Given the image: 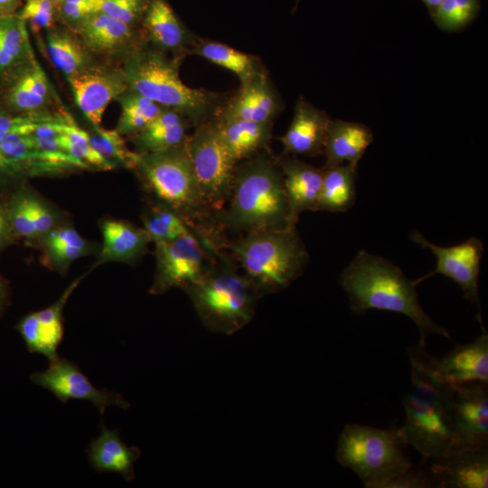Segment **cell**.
I'll use <instances>...</instances> for the list:
<instances>
[{
    "label": "cell",
    "instance_id": "obj_10",
    "mask_svg": "<svg viewBox=\"0 0 488 488\" xmlns=\"http://www.w3.org/2000/svg\"><path fill=\"white\" fill-rule=\"evenodd\" d=\"M185 147L203 201L215 216L228 201L237 163L224 146L214 121L197 126Z\"/></svg>",
    "mask_w": 488,
    "mask_h": 488
},
{
    "label": "cell",
    "instance_id": "obj_24",
    "mask_svg": "<svg viewBox=\"0 0 488 488\" xmlns=\"http://www.w3.org/2000/svg\"><path fill=\"white\" fill-rule=\"evenodd\" d=\"M101 231L103 245L95 266L108 261H136L152 241L144 228L118 220L104 221Z\"/></svg>",
    "mask_w": 488,
    "mask_h": 488
},
{
    "label": "cell",
    "instance_id": "obj_44",
    "mask_svg": "<svg viewBox=\"0 0 488 488\" xmlns=\"http://www.w3.org/2000/svg\"><path fill=\"white\" fill-rule=\"evenodd\" d=\"M31 352L42 353V343L37 313H32L22 319L17 326Z\"/></svg>",
    "mask_w": 488,
    "mask_h": 488
},
{
    "label": "cell",
    "instance_id": "obj_22",
    "mask_svg": "<svg viewBox=\"0 0 488 488\" xmlns=\"http://www.w3.org/2000/svg\"><path fill=\"white\" fill-rule=\"evenodd\" d=\"M279 108L278 98L262 72L241 85L219 117L272 123Z\"/></svg>",
    "mask_w": 488,
    "mask_h": 488
},
{
    "label": "cell",
    "instance_id": "obj_17",
    "mask_svg": "<svg viewBox=\"0 0 488 488\" xmlns=\"http://www.w3.org/2000/svg\"><path fill=\"white\" fill-rule=\"evenodd\" d=\"M136 28L99 11L70 29L93 55L126 59L142 46Z\"/></svg>",
    "mask_w": 488,
    "mask_h": 488
},
{
    "label": "cell",
    "instance_id": "obj_25",
    "mask_svg": "<svg viewBox=\"0 0 488 488\" xmlns=\"http://www.w3.org/2000/svg\"><path fill=\"white\" fill-rule=\"evenodd\" d=\"M139 455L137 447L127 446L117 430H109L103 424L99 436L88 449L89 461L96 471L120 474L127 482L135 479L134 463Z\"/></svg>",
    "mask_w": 488,
    "mask_h": 488
},
{
    "label": "cell",
    "instance_id": "obj_40",
    "mask_svg": "<svg viewBox=\"0 0 488 488\" xmlns=\"http://www.w3.org/2000/svg\"><path fill=\"white\" fill-rule=\"evenodd\" d=\"M476 0H443L436 7L438 24L446 29H456L474 16Z\"/></svg>",
    "mask_w": 488,
    "mask_h": 488
},
{
    "label": "cell",
    "instance_id": "obj_48",
    "mask_svg": "<svg viewBox=\"0 0 488 488\" xmlns=\"http://www.w3.org/2000/svg\"><path fill=\"white\" fill-rule=\"evenodd\" d=\"M426 5L431 8H435L443 1V0H423Z\"/></svg>",
    "mask_w": 488,
    "mask_h": 488
},
{
    "label": "cell",
    "instance_id": "obj_12",
    "mask_svg": "<svg viewBox=\"0 0 488 488\" xmlns=\"http://www.w3.org/2000/svg\"><path fill=\"white\" fill-rule=\"evenodd\" d=\"M60 104L36 57L0 77V108L12 115L52 113Z\"/></svg>",
    "mask_w": 488,
    "mask_h": 488
},
{
    "label": "cell",
    "instance_id": "obj_39",
    "mask_svg": "<svg viewBox=\"0 0 488 488\" xmlns=\"http://www.w3.org/2000/svg\"><path fill=\"white\" fill-rule=\"evenodd\" d=\"M36 195L29 192L18 194L13 201L8 213L11 229L19 236L36 238L34 228V205Z\"/></svg>",
    "mask_w": 488,
    "mask_h": 488
},
{
    "label": "cell",
    "instance_id": "obj_11",
    "mask_svg": "<svg viewBox=\"0 0 488 488\" xmlns=\"http://www.w3.org/2000/svg\"><path fill=\"white\" fill-rule=\"evenodd\" d=\"M453 449L488 447V382L449 385Z\"/></svg>",
    "mask_w": 488,
    "mask_h": 488
},
{
    "label": "cell",
    "instance_id": "obj_28",
    "mask_svg": "<svg viewBox=\"0 0 488 488\" xmlns=\"http://www.w3.org/2000/svg\"><path fill=\"white\" fill-rule=\"evenodd\" d=\"M47 49L53 64L70 78L96 61L81 39L69 27L55 24L46 31Z\"/></svg>",
    "mask_w": 488,
    "mask_h": 488
},
{
    "label": "cell",
    "instance_id": "obj_27",
    "mask_svg": "<svg viewBox=\"0 0 488 488\" xmlns=\"http://www.w3.org/2000/svg\"><path fill=\"white\" fill-rule=\"evenodd\" d=\"M141 25L148 39L162 52L180 51L188 34L166 0H149Z\"/></svg>",
    "mask_w": 488,
    "mask_h": 488
},
{
    "label": "cell",
    "instance_id": "obj_20",
    "mask_svg": "<svg viewBox=\"0 0 488 488\" xmlns=\"http://www.w3.org/2000/svg\"><path fill=\"white\" fill-rule=\"evenodd\" d=\"M483 332L473 342L457 345L441 359L435 358L438 377L449 385L488 382V334Z\"/></svg>",
    "mask_w": 488,
    "mask_h": 488
},
{
    "label": "cell",
    "instance_id": "obj_43",
    "mask_svg": "<svg viewBox=\"0 0 488 488\" xmlns=\"http://www.w3.org/2000/svg\"><path fill=\"white\" fill-rule=\"evenodd\" d=\"M102 0H62L59 7V22L72 28L87 16L99 12Z\"/></svg>",
    "mask_w": 488,
    "mask_h": 488
},
{
    "label": "cell",
    "instance_id": "obj_8",
    "mask_svg": "<svg viewBox=\"0 0 488 488\" xmlns=\"http://www.w3.org/2000/svg\"><path fill=\"white\" fill-rule=\"evenodd\" d=\"M397 427L348 424L340 434L336 458L342 466L356 474L364 487L383 488L413 465Z\"/></svg>",
    "mask_w": 488,
    "mask_h": 488
},
{
    "label": "cell",
    "instance_id": "obj_32",
    "mask_svg": "<svg viewBox=\"0 0 488 488\" xmlns=\"http://www.w3.org/2000/svg\"><path fill=\"white\" fill-rule=\"evenodd\" d=\"M40 239L46 263L61 271L89 251L87 241L70 227H55Z\"/></svg>",
    "mask_w": 488,
    "mask_h": 488
},
{
    "label": "cell",
    "instance_id": "obj_42",
    "mask_svg": "<svg viewBox=\"0 0 488 488\" xmlns=\"http://www.w3.org/2000/svg\"><path fill=\"white\" fill-rule=\"evenodd\" d=\"M425 461V460H424ZM436 487L435 479L429 465H411L404 472L388 481L383 488H432Z\"/></svg>",
    "mask_w": 488,
    "mask_h": 488
},
{
    "label": "cell",
    "instance_id": "obj_30",
    "mask_svg": "<svg viewBox=\"0 0 488 488\" xmlns=\"http://www.w3.org/2000/svg\"><path fill=\"white\" fill-rule=\"evenodd\" d=\"M323 169L317 211L331 212L348 211L355 202L357 166L343 164Z\"/></svg>",
    "mask_w": 488,
    "mask_h": 488
},
{
    "label": "cell",
    "instance_id": "obj_3",
    "mask_svg": "<svg viewBox=\"0 0 488 488\" xmlns=\"http://www.w3.org/2000/svg\"><path fill=\"white\" fill-rule=\"evenodd\" d=\"M214 219L221 231L240 235L290 227L283 175L277 163L257 157L236 166L228 201Z\"/></svg>",
    "mask_w": 488,
    "mask_h": 488
},
{
    "label": "cell",
    "instance_id": "obj_47",
    "mask_svg": "<svg viewBox=\"0 0 488 488\" xmlns=\"http://www.w3.org/2000/svg\"><path fill=\"white\" fill-rule=\"evenodd\" d=\"M10 230L11 225L8 213H6L0 205V245L3 244L8 237Z\"/></svg>",
    "mask_w": 488,
    "mask_h": 488
},
{
    "label": "cell",
    "instance_id": "obj_6",
    "mask_svg": "<svg viewBox=\"0 0 488 488\" xmlns=\"http://www.w3.org/2000/svg\"><path fill=\"white\" fill-rule=\"evenodd\" d=\"M223 248L260 295L286 288L303 274L309 261L296 227L253 230L225 239Z\"/></svg>",
    "mask_w": 488,
    "mask_h": 488
},
{
    "label": "cell",
    "instance_id": "obj_7",
    "mask_svg": "<svg viewBox=\"0 0 488 488\" xmlns=\"http://www.w3.org/2000/svg\"><path fill=\"white\" fill-rule=\"evenodd\" d=\"M129 90L162 107L174 109L196 126L203 123L215 105V95L186 86L179 75L178 60L143 45L124 59L122 65Z\"/></svg>",
    "mask_w": 488,
    "mask_h": 488
},
{
    "label": "cell",
    "instance_id": "obj_35",
    "mask_svg": "<svg viewBox=\"0 0 488 488\" xmlns=\"http://www.w3.org/2000/svg\"><path fill=\"white\" fill-rule=\"evenodd\" d=\"M61 147L62 151L84 162L90 168L109 171L116 167V164L91 146L89 132L77 126L68 112L65 115L63 134L61 136Z\"/></svg>",
    "mask_w": 488,
    "mask_h": 488
},
{
    "label": "cell",
    "instance_id": "obj_2",
    "mask_svg": "<svg viewBox=\"0 0 488 488\" xmlns=\"http://www.w3.org/2000/svg\"><path fill=\"white\" fill-rule=\"evenodd\" d=\"M411 375L403 399L405 424L399 428L405 444L411 445L425 460L444 457L453 449L448 412V384L438 377L435 357L418 343L407 350Z\"/></svg>",
    "mask_w": 488,
    "mask_h": 488
},
{
    "label": "cell",
    "instance_id": "obj_4",
    "mask_svg": "<svg viewBox=\"0 0 488 488\" xmlns=\"http://www.w3.org/2000/svg\"><path fill=\"white\" fill-rule=\"evenodd\" d=\"M135 170L158 204L174 211L193 230L214 239L221 237L202 196L185 143L163 151L138 153Z\"/></svg>",
    "mask_w": 488,
    "mask_h": 488
},
{
    "label": "cell",
    "instance_id": "obj_36",
    "mask_svg": "<svg viewBox=\"0 0 488 488\" xmlns=\"http://www.w3.org/2000/svg\"><path fill=\"white\" fill-rule=\"evenodd\" d=\"M79 282L80 278L74 281L55 303L43 310L36 312L42 334V354H43L50 362H52L59 358L57 348L63 336L62 309L67 299L76 288Z\"/></svg>",
    "mask_w": 488,
    "mask_h": 488
},
{
    "label": "cell",
    "instance_id": "obj_18",
    "mask_svg": "<svg viewBox=\"0 0 488 488\" xmlns=\"http://www.w3.org/2000/svg\"><path fill=\"white\" fill-rule=\"evenodd\" d=\"M429 465L438 488H487L488 447L452 449Z\"/></svg>",
    "mask_w": 488,
    "mask_h": 488
},
{
    "label": "cell",
    "instance_id": "obj_21",
    "mask_svg": "<svg viewBox=\"0 0 488 488\" xmlns=\"http://www.w3.org/2000/svg\"><path fill=\"white\" fill-rule=\"evenodd\" d=\"M331 118L324 112L299 98L292 122L280 141L285 155L316 156L323 154Z\"/></svg>",
    "mask_w": 488,
    "mask_h": 488
},
{
    "label": "cell",
    "instance_id": "obj_14",
    "mask_svg": "<svg viewBox=\"0 0 488 488\" xmlns=\"http://www.w3.org/2000/svg\"><path fill=\"white\" fill-rule=\"evenodd\" d=\"M67 80L77 107L92 126H99L108 104L128 89L121 67L97 61Z\"/></svg>",
    "mask_w": 488,
    "mask_h": 488
},
{
    "label": "cell",
    "instance_id": "obj_37",
    "mask_svg": "<svg viewBox=\"0 0 488 488\" xmlns=\"http://www.w3.org/2000/svg\"><path fill=\"white\" fill-rule=\"evenodd\" d=\"M92 127V132L89 133V144L96 151L116 165L136 169L138 153L128 149L123 136L116 129H106L100 125Z\"/></svg>",
    "mask_w": 488,
    "mask_h": 488
},
{
    "label": "cell",
    "instance_id": "obj_34",
    "mask_svg": "<svg viewBox=\"0 0 488 488\" xmlns=\"http://www.w3.org/2000/svg\"><path fill=\"white\" fill-rule=\"evenodd\" d=\"M116 100L121 115L115 128L121 136H134L144 130L164 108L148 98L127 89Z\"/></svg>",
    "mask_w": 488,
    "mask_h": 488
},
{
    "label": "cell",
    "instance_id": "obj_45",
    "mask_svg": "<svg viewBox=\"0 0 488 488\" xmlns=\"http://www.w3.org/2000/svg\"><path fill=\"white\" fill-rule=\"evenodd\" d=\"M28 115H12L0 108V145L4 138L15 127L24 122ZM0 170L5 172V163L0 153Z\"/></svg>",
    "mask_w": 488,
    "mask_h": 488
},
{
    "label": "cell",
    "instance_id": "obj_46",
    "mask_svg": "<svg viewBox=\"0 0 488 488\" xmlns=\"http://www.w3.org/2000/svg\"><path fill=\"white\" fill-rule=\"evenodd\" d=\"M25 0H0V18L18 13Z\"/></svg>",
    "mask_w": 488,
    "mask_h": 488
},
{
    "label": "cell",
    "instance_id": "obj_23",
    "mask_svg": "<svg viewBox=\"0 0 488 488\" xmlns=\"http://www.w3.org/2000/svg\"><path fill=\"white\" fill-rule=\"evenodd\" d=\"M373 142L371 129L363 124L344 120H331L324 146V168L352 164L358 166L366 149Z\"/></svg>",
    "mask_w": 488,
    "mask_h": 488
},
{
    "label": "cell",
    "instance_id": "obj_26",
    "mask_svg": "<svg viewBox=\"0 0 488 488\" xmlns=\"http://www.w3.org/2000/svg\"><path fill=\"white\" fill-rule=\"evenodd\" d=\"M214 122L224 146L236 163L266 147L271 138L272 123L219 116Z\"/></svg>",
    "mask_w": 488,
    "mask_h": 488
},
{
    "label": "cell",
    "instance_id": "obj_16",
    "mask_svg": "<svg viewBox=\"0 0 488 488\" xmlns=\"http://www.w3.org/2000/svg\"><path fill=\"white\" fill-rule=\"evenodd\" d=\"M5 172L31 174L89 169L84 162L62 151H46L35 145L29 134L10 132L0 145Z\"/></svg>",
    "mask_w": 488,
    "mask_h": 488
},
{
    "label": "cell",
    "instance_id": "obj_49",
    "mask_svg": "<svg viewBox=\"0 0 488 488\" xmlns=\"http://www.w3.org/2000/svg\"><path fill=\"white\" fill-rule=\"evenodd\" d=\"M4 298H5V287H4L3 282L0 279V307L4 302Z\"/></svg>",
    "mask_w": 488,
    "mask_h": 488
},
{
    "label": "cell",
    "instance_id": "obj_41",
    "mask_svg": "<svg viewBox=\"0 0 488 488\" xmlns=\"http://www.w3.org/2000/svg\"><path fill=\"white\" fill-rule=\"evenodd\" d=\"M149 0H102L100 12L125 23L141 24Z\"/></svg>",
    "mask_w": 488,
    "mask_h": 488
},
{
    "label": "cell",
    "instance_id": "obj_1",
    "mask_svg": "<svg viewBox=\"0 0 488 488\" xmlns=\"http://www.w3.org/2000/svg\"><path fill=\"white\" fill-rule=\"evenodd\" d=\"M339 284L356 314L371 309L404 314L418 326V344L422 346H426L427 339L432 334L451 339L449 331L424 311L413 281L383 258L360 250L340 274Z\"/></svg>",
    "mask_w": 488,
    "mask_h": 488
},
{
    "label": "cell",
    "instance_id": "obj_31",
    "mask_svg": "<svg viewBox=\"0 0 488 488\" xmlns=\"http://www.w3.org/2000/svg\"><path fill=\"white\" fill-rule=\"evenodd\" d=\"M28 27L17 14L0 18V77L34 58Z\"/></svg>",
    "mask_w": 488,
    "mask_h": 488
},
{
    "label": "cell",
    "instance_id": "obj_29",
    "mask_svg": "<svg viewBox=\"0 0 488 488\" xmlns=\"http://www.w3.org/2000/svg\"><path fill=\"white\" fill-rule=\"evenodd\" d=\"M187 123L180 112L164 108L141 132L132 136L140 154L170 149L185 143Z\"/></svg>",
    "mask_w": 488,
    "mask_h": 488
},
{
    "label": "cell",
    "instance_id": "obj_13",
    "mask_svg": "<svg viewBox=\"0 0 488 488\" xmlns=\"http://www.w3.org/2000/svg\"><path fill=\"white\" fill-rule=\"evenodd\" d=\"M411 240L422 248L429 249L436 257V268L414 280L413 284L417 286L436 275L447 277L461 287L466 299L476 303L480 311L478 277L483 253V242L472 237L458 245L440 247L428 241L418 231L411 234Z\"/></svg>",
    "mask_w": 488,
    "mask_h": 488
},
{
    "label": "cell",
    "instance_id": "obj_38",
    "mask_svg": "<svg viewBox=\"0 0 488 488\" xmlns=\"http://www.w3.org/2000/svg\"><path fill=\"white\" fill-rule=\"evenodd\" d=\"M17 14L35 34L59 22V8L51 0H25Z\"/></svg>",
    "mask_w": 488,
    "mask_h": 488
},
{
    "label": "cell",
    "instance_id": "obj_50",
    "mask_svg": "<svg viewBox=\"0 0 488 488\" xmlns=\"http://www.w3.org/2000/svg\"><path fill=\"white\" fill-rule=\"evenodd\" d=\"M58 8L60 7L62 0H51Z\"/></svg>",
    "mask_w": 488,
    "mask_h": 488
},
{
    "label": "cell",
    "instance_id": "obj_33",
    "mask_svg": "<svg viewBox=\"0 0 488 488\" xmlns=\"http://www.w3.org/2000/svg\"><path fill=\"white\" fill-rule=\"evenodd\" d=\"M194 53L237 75L241 85L263 72L257 59L224 43L204 42L197 44Z\"/></svg>",
    "mask_w": 488,
    "mask_h": 488
},
{
    "label": "cell",
    "instance_id": "obj_5",
    "mask_svg": "<svg viewBox=\"0 0 488 488\" xmlns=\"http://www.w3.org/2000/svg\"><path fill=\"white\" fill-rule=\"evenodd\" d=\"M202 323L211 332L231 334L254 316L258 293L224 248L206 274L183 289Z\"/></svg>",
    "mask_w": 488,
    "mask_h": 488
},
{
    "label": "cell",
    "instance_id": "obj_9",
    "mask_svg": "<svg viewBox=\"0 0 488 488\" xmlns=\"http://www.w3.org/2000/svg\"><path fill=\"white\" fill-rule=\"evenodd\" d=\"M222 249L193 230L174 239L155 243L156 270L150 293L159 295L174 287L184 289L196 283Z\"/></svg>",
    "mask_w": 488,
    "mask_h": 488
},
{
    "label": "cell",
    "instance_id": "obj_19",
    "mask_svg": "<svg viewBox=\"0 0 488 488\" xmlns=\"http://www.w3.org/2000/svg\"><path fill=\"white\" fill-rule=\"evenodd\" d=\"M276 163L283 175L289 208V226L296 227L301 212L317 211L324 169L286 155L278 158Z\"/></svg>",
    "mask_w": 488,
    "mask_h": 488
},
{
    "label": "cell",
    "instance_id": "obj_15",
    "mask_svg": "<svg viewBox=\"0 0 488 488\" xmlns=\"http://www.w3.org/2000/svg\"><path fill=\"white\" fill-rule=\"evenodd\" d=\"M30 379L34 384L53 393L64 403L71 399L89 400L101 414L108 406L121 408L129 407L128 402L121 395L108 389H96L76 364L63 358L59 357L50 362V367L45 371L35 372Z\"/></svg>",
    "mask_w": 488,
    "mask_h": 488
}]
</instances>
